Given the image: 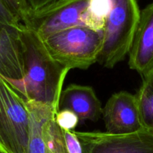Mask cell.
Instances as JSON below:
<instances>
[{"instance_id": "obj_6", "label": "cell", "mask_w": 153, "mask_h": 153, "mask_svg": "<svg viewBox=\"0 0 153 153\" xmlns=\"http://www.w3.org/2000/svg\"><path fill=\"white\" fill-rule=\"evenodd\" d=\"M82 153H153V130L143 128L127 134L76 131Z\"/></svg>"}, {"instance_id": "obj_7", "label": "cell", "mask_w": 153, "mask_h": 153, "mask_svg": "<svg viewBox=\"0 0 153 153\" xmlns=\"http://www.w3.org/2000/svg\"><path fill=\"white\" fill-rule=\"evenodd\" d=\"M106 132L112 134H127L143 128L134 94L126 91L111 96L102 109Z\"/></svg>"}, {"instance_id": "obj_14", "label": "cell", "mask_w": 153, "mask_h": 153, "mask_svg": "<svg viewBox=\"0 0 153 153\" xmlns=\"http://www.w3.org/2000/svg\"><path fill=\"white\" fill-rule=\"evenodd\" d=\"M55 114L46 122L43 129L46 153H69L64 132L55 122Z\"/></svg>"}, {"instance_id": "obj_19", "label": "cell", "mask_w": 153, "mask_h": 153, "mask_svg": "<svg viewBox=\"0 0 153 153\" xmlns=\"http://www.w3.org/2000/svg\"><path fill=\"white\" fill-rule=\"evenodd\" d=\"M57 0H26L29 10H36L42 8Z\"/></svg>"}, {"instance_id": "obj_3", "label": "cell", "mask_w": 153, "mask_h": 153, "mask_svg": "<svg viewBox=\"0 0 153 153\" xmlns=\"http://www.w3.org/2000/svg\"><path fill=\"white\" fill-rule=\"evenodd\" d=\"M102 32L77 26L43 39L54 59L70 70H86L98 61L102 45Z\"/></svg>"}, {"instance_id": "obj_5", "label": "cell", "mask_w": 153, "mask_h": 153, "mask_svg": "<svg viewBox=\"0 0 153 153\" xmlns=\"http://www.w3.org/2000/svg\"><path fill=\"white\" fill-rule=\"evenodd\" d=\"M90 0H57L42 8L29 10L22 23L42 40L70 27L83 26L82 16Z\"/></svg>"}, {"instance_id": "obj_16", "label": "cell", "mask_w": 153, "mask_h": 153, "mask_svg": "<svg viewBox=\"0 0 153 153\" xmlns=\"http://www.w3.org/2000/svg\"><path fill=\"white\" fill-rule=\"evenodd\" d=\"M9 10L22 23L29 11L26 0H3Z\"/></svg>"}, {"instance_id": "obj_12", "label": "cell", "mask_w": 153, "mask_h": 153, "mask_svg": "<svg viewBox=\"0 0 153 153\" xmlns=\"http://www.w3.org/2000/svg\"><path fill=\"white\" fill-rule=\"evenodd\" d=\"M135 96L143 128L153 130V70L143 76Z\"/></svg>"}, {"instance_id": "obj_4", "label": "cell", "mask_w": 153, "mask_h": 153, "mask_svg": "<svg viewBox=\"0 0 153 153\" xmlns=\"http://www.w3.org/2000/svg\"><path fill=\"white\" fill-rule=\"evenodd\" d=\"M30 112L25 98L0 75V149L27 153Z\"/></svg>"}, {"instance_id": "obj_18", "label": "cell", "mask_w": 153, "mask_h": 153, "mask_svg": "<svg viewBox=\"0 0 153 153\" xmlns=\"http://www.w3.org/2000/svg\"><path fill=\"white\" fill-rule=\"evenodd\" d=\"M63 130V129H62ZM66 146L69 153H82L80 140L73 130H63Z\"/></svg>"}, {"instance_id": "obj_9", "label": "cell", "mask_w": 153, "mask_h": 153, "mask_svg": "<svg viewBox=\"0 0 153 153\" xmlns=\"http://www.w3.org/2000/svg\"><path fill=\"white\" fill-rule=\"evenodd\" d=\"M60 110L72 111L82 122L97 121L102 113L101 102L92 87L76 84H71L61 92Z\"/></svg>"}, {"instance_id": "obj_10", "label": "cell", "mask_w": 153, "mask_h": 153, "mask_svg": "<svg viewBox=\"0 0 153 153\" xmlns=\"http://www.w3.org/2000/svg\"><path fill=\"white\" fill-rule=\"evenodd\" d=\"M19 27L0 26V75L7 80L24 77Z\"/></svg>"}, {"instance_id": "obj_2", "label": "cell", "mask_w": 153, "mask_h": 153, "mask_svg": "<svg viewBox=\"0 0 153 153\" xmlns=\"http://www.w3.org/2000/svg\"><path fill=\"white\" fill-rule=\"evenodd\" d=\"M140 16L137 0H111L98 62L113 68L128 54Z\"/></svg>"}, {"instance_id": "obj_8", "label": "cell", "mask_w": 153, "mask_h": 153, "mask_svg": "<svg viewBox=\"0 0 153 153\" xmlns=\"http://www.w3.org/2000/svg\"><path fill=\"white\" fill-rule=\"evenodd\" d=\"M128 65L143 76L153 70V2L140 11L128 52Z\"/></svg>"}, {"instance_id": "obj_17", "label": "cell", "mask_w": 153, "mask_h": 153, "mask_svg": "<svg viewBox=\"0 0 153 153\" xmlns=\"http://www.w3.org/2000/svg\"><path fill=\"white\" fill-rule=\"evenodd\" d=\"M19 20L10 12L3 0H0V26L18 27L21 25Z\"/></svg>"}, {"instance_id": "obj_15", "label": "cell", "mask_w": 153, "mask_h": 153, "mask_svg": "<svg viewBox=\"0 0 153 153\" xmlns=\"http://www.w3.org/2000/svg\"><path fill=\"white\" fill-rule=\"evenodd\" d=\"M55 122L63 130H73L79 122V118L74 112L68 110H60L55 114Z\"/></svg>"}, {"instance_id": "obj_11", "label": "cell", "mask_w": 153, "mask_h": 153, "mask_svg": "<svg viewBox=\"0 0 153 153\" xmlns=\"http://www.w3.org/2000/svg\"><path fill=\"white\" fill-rule=\"evenodd\" d=\"M30 112V129L27 153H46L44 125L58 110L50 105L27 100Z\"/></svg>"}, {"instance_id": "obj_20", "label": "cell", "mask_w": 153, "mask_h": 153, "mask_svg": "<svg viewBox=\"0 0 153 153\" xmlns=\"http://www.w3.org/2000/svg\"><path fill=\"white\" fill-rule=\"evenodd\" d=\"M0 153H1V151H0Z\"/></svg>"}, {"instance_id": "obj_1", "label": "cell", "mask_w": 153, "mask_h": 153, "mask_svg": "<svg viewBox=\"0 0 153 153\" xmlns=\"http://www.w3.org/2000/svg\"><path fill=\"white\" fill-rule=\"evenodd\" d=\"M24 77L7 80L27 100L50 105L58 110L63 85L70 69L54 59L43 40L29 28L21 24L18 28Z\"/></svg>"}, {"instance_id": "obj_13", "label": "cell", "mask_w": 153, "mask_h": 153, "mask_svg": "<svg viewBox=\"0 0 153 153\" xmlns=\"http://www.w3.org/2000/svg\"><path fill=\"white\" fill-rule=\"evenodd\" d=\"M111 8V0H90L82 16L83 26L95 31L102 32Z\"/></svg>"}]
</instances>
